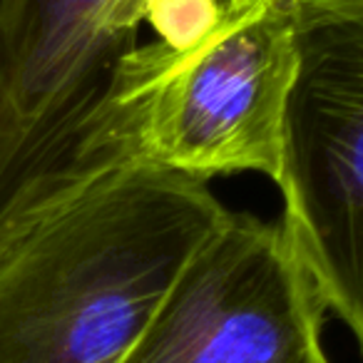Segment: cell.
I'll list each match as a JSON object with an SVG mask.
<instances>
[{
    "mask_svg": "<svg viewBox=\"0 0 363 363\" xmlns=\"http://www.w3.org/2000/svg\"><path fill=\"white\" fill-rule=\"evenodd\" d=\"M229 212L207 179L77 147L0 209V363H120Z\"/></svg>",
    "mask_w": 363,
    "mask_h": 363,
    "instance_id": "1",
    "label": "cell"
},
{
    "mask_svg": "<svg viewBox=\"0 0 363 363\" xmlns=\"http://www.w3.org/2000/svg\"><path fill=\"white\" fill-rule=\"evenodd\" d=\"M296 72L289 0H247L187 48H135L80 145L207 182L257 172L279 184Z\"/></svg>",
    "mask_w": 363,
    "mask_h": 363,
    "instance_id": "2",
    "label": "cell"
},
{
    "mask_svg": "<svg viewBox=\"0 0 363 363\" xmlns=\"http://www.w3.org/2000/svg\"><path fill=\"white\" fill-rule=\"evenodd\" d=\"M247 0H0V209L70 160L142 30L169 48Z\"/></svg>",
    "mask_w": 363,
    "mask_h": 363,
    "instance_id": "3",
    "label": "cell"
},
{
    "mask_svg": "<svg viewBox=\"0 0 363 363\" xmlns=\"http://www.w3.org/2000/svg\"><path fill=\"white\" fill-rule=\"evenodd\" d=\"M289 6L298 72L277 184L281 222L326 311L363 348V0Z\"/></svg>",
    "mask_w": 363,
    "mask_h": 363,
    "instance_id": "4",
    "label": "cell"
},
{
    "mask_svg": "<svg viewBox=\"0 0 363 363\" xmlns=\"http://www.w3.org/2000/svg\"><path fill=\"white\" fill-rule=\"evenodd\" d=\"M323 313L281 219L229 212L120 363H331Z\"/></svg>",
    "mask_w": 363,
    "mask_h": 363,
    "instance_id": "5",
    "label": "cell"
},
{
    "mask_svg": "<svg viewBox=\"0 0 363 363\" xmlns=\"http://www.w3.org/2000/svg\"><path fill=\"white\" fill-rule=\"evenodd\" d=\"M291 3H308V0H291Z\"/></svg>",
    "mask_w": 363,
    "mask_h": 363,
    "instance_id": "6",
    "label": "cell"
}]
</instances>
